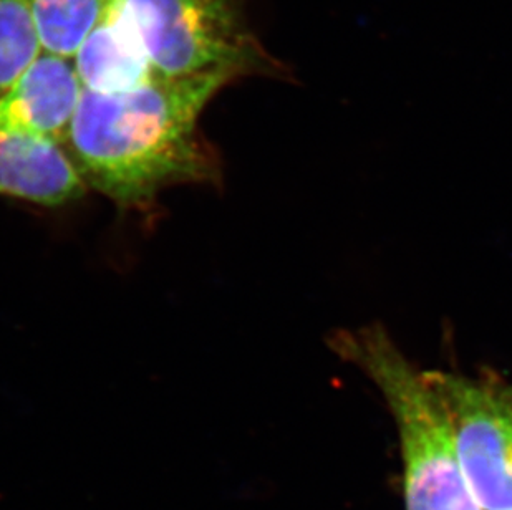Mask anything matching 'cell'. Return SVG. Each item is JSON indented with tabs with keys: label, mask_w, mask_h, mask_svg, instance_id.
<instances>
[{
	"label": "cell",
	"mask_w": 512,
	"mask_h": 510,
	"mask_svg": "<svg viewBox=\"0 0 512 510\" xmlns=\"http://www.w3.org/2000/svg\"><path fill=\"white\" fill-rule=\"evenodd\" d=\"M236 78L156 77L121 93L83 88L67 153L87 188L123 209L146 211L161 191L223 181L218 150L199 130L204 108Z\"/></svg>",
	"instance_id": "obj_1"
},
{
	"label": "cell",
	"mask_w": 512,
	"mask_h": 510,
	"mask_svg": "<svg viewBox=\"0 0 512 510\" xmlns=\"http://www.w3.org/2000/svg\"><path fill=\"white\" fill-rule=\"evenodd\" d=\"M85 90L121 93L160 77L136 32L125 0H116L73 57Z\"/></svg>",
	"instance_id": "obj_7"
},
{
	"label": "cell",
	"mask_w": 512,
	"mask_h": 510,
	"mask_svg": "<svg viewBox=\"0 0 512 510\" xmlns=\"http://www.w3.org/2000/svg\"><path fill=\"white\" fill-rule=\"evenodd\" d=\"M42 52L32 0H0V98Z\"/></svg>",
	"instance_id": "obj_9"
},
{
	"label": "cell",
	"mask_w": 512,
	"mask_h": 510,
	"mask_svg": "<svg viewBox=\"0 0 512 510\" xmlns=\"http://www.w3.org/2000/svg\"><path fill=\"white\" fill-rule=\"evenodd\" d=\"M85 191L87 184L65 148L0 126V196L58 207Z\"/></svg>",
	"instance_id": "obj_6"
},
{
	"label": "cell",
	"mask_w": 512,
	"mask_h": 510,
	"mask_svg": "<svg viewBox=\"0 0 512 510\" xmlns=\"http://www.w3.org/2000/svg\"><path fill=\"white\" fill-rule=\"evenodd\" d=\"M450 419L459 464L483 510H512V376L425 370Z\"/></svg>",
	"instance_id": "obj_4"
},
{
	"label": "cell",
	"mask_w": 512,
	"mask_h": 510,
	"mask_svg": "<svg viewBox=\"0 0 512 510\" xmlns=\"http://www.w3.org/2000/svg\"><path fill=\"white\" fill-rule=\"evenodd\" d=\"M151 65L160 77L228 73L289 78L262 47L246 15V0H125Z\"/></svg>",
	"instance_id": "obj_3"
},
{
	"label": "cell",
	"mask_w": 512,
	"mask_h": 510,
	"mask_svg": "<svg viewBox=\"0 0 512 510\" xmlns=\"http://www.w3.org/2000/svg\"><path fill=\"white\" fill-rule=\"evenodd\" d=\"M116 0H32L44 52L73 58Z\"/></svg>",
	"instance_id": "obj_8"
},
{
	"label": "cell",
	"mask_w": 512,
	"mask_h": 510,
	"mask_svg": "<svg viewBox=\"0 0 512 510\" xmlns=\"http://www.w3.org/2000/svg\"><path fill=\"white\" fill-rule=\"evenodd\" d=\"M332 352L372 381L397 428L406 510H483L464 481L450 419L435 388L382 323L342 328Z\"/></svg>",
	"instance_id": "obj_2"
},
{
	"label": "cell",
	"mask_w": 512,
	"mask_h": 510,
	"mask_svg": "<svg viewBox=\"0 0 512 510\" xmlns=\"http://www.w3.org/2000/svg\"><path fill=\"white\" fill-rule=\"evenodd\" d=\"M82 95L73 58L42 52L0 98V126L67 148Z\"/></svg>",
	"instance_id": "obj_5"
}]
</instances>
